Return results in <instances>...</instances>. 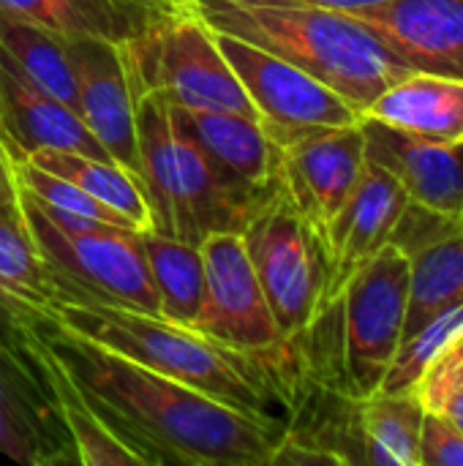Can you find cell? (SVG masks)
Segmentation results:
<instances>
[{
	"instance_id": "obj_1",
	"label": "cell",
	"mask_w": 463,
	"mask_h": 466,
	"mask_svg": "<svg viewBox=\"0 0 463 466\" xmlns=\"http://www.w3.org/2000/svg\"><path fill=\"white\" fill-rule=\"evenodd\" d=\"M71 374L101 420L145 466H270L289 431L199 388L145 369L44 314L25 317Z\"/></svg>"
},
{
	"instance_id": "obj_2",
	"label": "cell",
	"mask_w": 463,
	"mask_h": 466,
	"mask_svg": "<svg viewBox=\"0 0 463 466\" xmlns=\"http://www.w3.org/2000/svg\"><path fill=\"white\" fill-rule=\"evenodd\" d=\"M41 314L145 369L199 388L257 418L284 423L273 412L284 399L287 380L276 363L289 347L276 355H246L158 314L96 300L52 298Z\"/></svg>"
},
{
	"instance_id": "obj_3",
	"label": "cell",
	"mask_w": 463,
	"mask_h": 466,
	"mask_svg": "<svg viewBox=\"0 0 463 466\" xmlns=\"http://www.w3.org/2000/svg\"><path fill=\"white\" fill-rule=\"evenodd\" d=\"M199 19L317 76L360 115L412 68L360 19L300 0H196Z\"/></svg>"
},
{
	"instance_id": "obj_4",
	"label": "cell",
	"mask_w": 463,
	"mask_h": 466,
	"mask_svg": "<svg viewBox=\"0 0 463 466\" xmlns=\"http://www.w3.org/2000/svg\"><path fill=\"white\" fill-rule=\"evenodd\" d=\"M19 208L44 259L52 298L115 303L145 314H158L142 232L106 224L79 229L60 227L22 188Z\"/></svg>"
},
{
	"instance_id": "obj_5",
	"label": "cell",
	"mask_w": 463,
	"mask_h": 466,
	"mask_svg": "<svg viewBox=\"0 0 463 466\" xmlns=\"http://www.w3.org/2000/svg\"><path fill=\"white\" fill-rule=\"evenodd\" d=\"M243 243L281 336L306 339L325 311V246L287 197L281 180L246 218Z\"/></svg>"
},
{
	"instance_id": "obj_6",
	"label": "cell",
	"mask_w": 463,
	"mask_h": 466,
	"mask_svg": "<svg viewBox=\"0 0 463 466\" xmlns=\"http://www.w3.org/2000/svg\"><path fill=\"white\" fill-rule=\"evenodd\" d=\"M126 55L139 96L153 93L169 106L237 112L259 120V112L199 14L156 19L145 33L126 41Z\"/></svg>"
},
{
	"instance_id": "obj_7",
	"label": "cell",
	"mask_w": 463,
	"mask_h": 466,
	"mask_svg": "<svg viewBox=\"0 0 463 466\" xmlns=\"http://www.w3.org/2000/svg\"><path fill=\"white\" fill-rule=\"evenodd\" d=\"M338 390L347 399H366L382 390L404 344L409 306V257L388 243L363 270L352 276L341 298Z\"/></svg>"
},
{
	"instance_id": "obj_8",
	"label": "cell",
	"mask_w": 463,
	"mask_h": 466,
	"mask_svg": "<svg viewBox=\"0 0 463 466\" xmlns=\"http://www.w3.org/2000/svg\"><path fill=\"white\" fill-rule=\"evenodd\" d=\"M216 44L276 145L311 128L352 126L363 115L317 76L243 38L216 33Z\"/></svg>"
},
{
	"instance_id": "obj_9",
	"label": "cell",
	"mask_w": 463,
	"mask_h": 466,
	"mask_svg": "<svg viewBox=\"0 0 463 466\" xmlns=\"http://www.w3.org/2000/svg\"><path fill=\"white\" fill-rule=\"evenodd\" d=\"M199 251L207 287L196 330L246 355H276L292 347L270 314L243 235L213 232L199 243Z\"/></svg>"
},
{
	"instance_id": "obj_10",
	"label": "cell",
	"mask_w": 463,
	"mask_h": 466,
	"mask_svg": "<svg viewBox=\"0 0 463 466\" xmlns=\"http://www.w3.org/2000/svg\"><path fill=\"white\" fill-rule=\"evenodd\" d=\"M278 147L281 186L325 243L327 227L357 188L368 164L363 117L352 126L295 134Z\"/></svg>"
},
{
	"instance_id": "obj_11",
	"label": "cell",
	"mask_w": 463,
	"mask_h": 466,
	"mask_svg": "<svg viewBox=\"0 0 463 466\" xmlns=\"http://www.w3.org/2000/svg\"><path fill=\"white\" fill-rule=\"evenodd\" d=\"M76 76V112L101 147L139 177L136 161V104L139 87L131 74L126 41L74 38L68 41Z\"/></svg>"
},
{
	"instance_id": "obj_12",
	"label": "cell",
	"mask_w": 463,
	"mask_h": 466,
	"mask_svg": "<svg viewBox=\"0 0 463 466\" xmlns=\"http://www.w3.org/2000/svg\"><path fill=\"white\" fill-rule=\"evenodd\" d=\"M409 205V197L398 177L382 164L371 161L341 213L333 218L325 235V311L341 298L344 287L357 270H363L390 240ZM322 311V314H325Z\"/></svg>"
},
{
	"instance_id": "obj_13",
	"label": "cell",
	"mask_w": 463,
	"mask_h": 466,
	"mask_svg": "<svg viewBox=\"0 0 463 466\" xmlns=\"http://www.w3.org/2000/svg\"><path fill=\"white\" fill-rule=\"evenodd\" d=\"M172 115L194 137L226 191L248 210L278 186L281 147L273 142L262 120L237 112L180 106H172Z\"/></svg>"
},
{
	"instance_id": "obj_14",
	"label": "cell",
	"mask_w": 463,
	"mask_h": 466,
	"mask_svg": "<svg viewBox=\"0 0 463 466\" xmlns=\"http://www.w3.org/2000/svg\"><path fill=\"white\" fill-rule=\"evenodd\" d=\"M0 139L11 158H27L38 150H74L96 158H112L82 123L79 112L49 96L0 49Z\"/></svg>"
},
{
	"instance_id": "obj_15",
	"label": "cell",
	"mask_w": 463,
	"mask_h": 466,
	"mask_svg": "<svg viewBox=\"0 0 463 466\" xmlns=\"http://www.w3.org/2000/svg\"><path fill=\"white\" fill-rule=\"evenodd\" d=\"M412 71L463 79V0H388L352 14Z\"/></svg>"
},
{
	"instance_id": "obj_16",
	"label": "cell",
	"mask_w": 463,
	"mask_h": 466,
	"mask_svg": "<svg viewBox=\"0 0 463 466\" xmlns=\"http://www.w3.org/2000/svg\"><path fill=\"white\" fill-rule=\"evenodd\" d=\"M366 153L404 186L409 205L463 216V142H426L363 117Z\"/></svg>"
},
{
	"instance_id": "obj_17",
	"label": "cell",
	"mask_w": 463,
	"mask_h": 466,
	"mask_svg": "<svg viewBox=\"0 0 463 466\" xmlns=\"http://www.w3.org/2000/svg\"><path fill=\"white\" fill-rule=\"evenodd\" d=\"M5 317V314H3ZM14 328L16 339L27 350V355L35 363V371L41 377V385L46 390V399L63 426V431L71 440V448L76 453V464L85 466H120L136 464L145 466L142 456L131 451L104 420L101 415L87 404L71 374L63 369L57 355L49 350V344L41 339V333L25 319V317H5Z\"/></svg>"
},
{
	"instance_id": "obj_18",
	"label": "cell",
	"mask_w": 463,
	"mask_h": 466,
	"mask_svg": "<svg viewBox=\"0 0 463 466\" xmlns=\"http://www.w3.org/2000/svg\"><path fill=\"white\" fill-rule=\"evenodd\" d=\"M363 117L426 142H463V79L409 71L385 87Z\"/></svg>"
},
{
	"instance_id": "obj_19",
	"label": "cell",
	"mask_w": 463,
	"mask_h": 466,
	"mask_svg": "<svg viewBox=\"0 0 463 466\" xmlns=\"http://www.w3.org/2000/svg\"><path fill=\"white\" fill-rule=\"evenodd\" d=\"M136 161L150 208V229L183 240V191L172 106L153 93L139 96L136 104Z\"/></svg>"
},
{
	"instance_id": "obj_20",
	"label": "cell",
	"mask_w": 463,
	"mask_h": 466,
	"mask_svg": "<svg viewBox=\"0 0 463 466\" xmlns=\"http://www.w3.org/2000/svg\"><path fill=\"white\" fill-rule=\"evenodd\" d=\"M0 8L41 25L65 41H131L161 19V14H153L131 0H0Z\"/></svg>"
},
{
	"instance_id": "obj_21",
	"label": "cell",
	"mask_w": 463,
	"mask_h": 466,
	"mask_svg": "<svg viewBox=\"0 0 463 466\" xmlns=\"http://www.w3.org/2000/svg\"><path fill=\"white\" fill-rule=\"evenodd\" d=\"M409 257V306L404 341L442 311L463 303V216L439 235L418 246Z\"/></svg>"
},
{
	"instance_id": "obj_22",
	"label": "cell",
	"mask_w": 463,
	"mask_h": 466,
	"mask_svg": "<svg viewBox=\"0 0 463 466\" xmlns=\"http://www.w3.org/2000/svg\"><path fill=\"white\" fill-rule=\"evenodd\" d=\"M423 401L412 390L357 399L352 404V429L360 445L357 461L374 466H420Z\"/></svg>"
},
{
	"instance_id": "obj_23",
	"label": "cell",
	"mask_w": 463,
	"mask_h": 466,
	"mask_svg": "<svg viewBox=\"0 0 463 466\" xmlns=\"http://www.w3.org/2000/svg\"><path fill=\"white\" fill-rule=\"evenodd\" d=\"M142 248L158 298V317L196 330L207 287L199 246L147 229L142 232Z\"/></svg>"
},
{
	"instance_id": "obj_24",
	"label": "cell",
	"mask_w": 463,
	"mask_h": 466,
	"mask_svg": "<svg viewBox=\"0 0 463 466\" xmlns=\"http://www.w3.org/2000/svg\"><path fill=\"white\" fill-rule=\"evenodd\" d=\"M52 292L46 268L35 248L19 205H0V314L35 317Z\"/></svg>"
},
{
	"instance_id": "obj_25",
	"label": "cell",
	"mask_w": 463,
	"mask_h": 466,
	"mask_svg": "<svg viewBox=\"0 0 463 466\" xmlns=\"http://www.w3.org/2000/svg\"><path fill=\"white\" fill-rule=\"evenodd\" d=\"M27 161L76 183L82 191H87L98 202L126 216L139 232L150 229V208H147L142 183L134 172H128L117 161L96 158V156H85L74 150H38L27 156Z\"/></svg>"
},
{
	"instance_id": "obj_26",
	"label": "cell",
	"mask_w": 463,
	"mask_h": 466,
	"mask_svg": "<svg viewBox=\"0 0 463 466\" xmlns=\"http://www.w3.org/2000/svg\"><path fill=\"white\" fill-rule=\"evenodd\" d=\"M0 49L38 87L76 109V76L65 38L0 8Z\"/></svg>"
},
{
	"instance_id": "obj_27",
	"label": "cell",
	"mask_w": 463,
	"mask_h": 466,
	"mask_svg": "<svg viewBox=\"0 0 463 466\" xmlns=\"http://www.w3.org/2000/svg\"><path fill=\"white\" fill-rule=\"evenodd\" d=\"M14 177H16V183H19V188L25 194H30L33 199H38V202H44L49 208L65 210L71 216L90 218V221H98V224H109V227H117V229L139 232L126 216H120L109 205L98 202L96 197L82 191L76 183H71V180H65V177H60L55 172H46V169L35 167L27 158L14 161Z\"/></svg>"
},
{
	"instance_id": "obj_28",
	"label": "cell",
	"mask_w": 463,
	"mask_h": 466,
	"mask_svg": "<svg viewBox=\"0 0 463 466\" xmlns=\"http://www.w3.org/2000/svg\"><path fill=\"white\" fill-rule=\"evenodd\" d=\"M418 453L420 466H463V431L445 415L426 410Z\"/></svg>"
},
{
	"instance_id": "obj_29",
	"label": "cell",
	"mask_w": 463,
	"mask_h": 466,
	"mask_svg": "<svg viewBox=\"0 0 463 466\" xmlns=\"http://www.w3.org/2000/svg\"><path fill=\"white\" fill-rule=\"evenodd\" d=\"M0 205H19V183L14 177V158L0 139Z\"/></svg>"
},
{
	"instance_id": "obj_30",
	"label": "cell",
	"mask_w": 463,
	"mask_h": 466,
	"mask_svg": "<svg viewBox=\"0 0 463 466\" xmlns=\"http://www.w3.org/2000/svg\"><path fill=\"white\" fill-rule=\"evenodd\" d=\"M426 410H434V412L445 415L453 426H458L463 431V385L461 388L448 390L445 396H439V399H437L431 407H426Z\"/></svg>"
},
{
	"instance_id": "obj_31",
	"label": "cell",
	"mask_w": 463,
	"mask_h": 466,
	"mask_svg": "<svg viewBox=\"0 0 463 466\" xmlns=\"http://www.w3.org/2000/svg\"><path fill=\"white\" fill-rule=\"evenodd\" d=\"M300 3H311V5H322V8H333V11L355 14V11H363V8L382 5L388 0H300Z\"/></svg>"
},
{
	"instance_id": "obj_32",
	"label": "cell",
	"mask_w": 463,
	"mask_h": 466,
	"mask_svg": "<svg viewBox=\"0 0 463 466\" xmlns=\"http://www.w3.org/2000/svg\"><path fill=\"white\" fill-rule=\"evenodd\" d=\"M153 11L164 14V16H172V14H180V8L175 5V0H145Z\"/></svg>"
},
{
	"instance_id": "obj_33",
	"label": "cell",
	"mask_w": 463,
	"mask_h": 466,
	"mask_svg": "<svg viewBox=\"0 0 463 466\" xmlns=\"http://www.w3.org/2000/svg\"><path fill=\"white\" fill-rule=\"evenodd\" d=\"M180 14H196V0H175Z\"/></svg>"
},
{
	"instance_id": "obj_34",
	"label": "cell",
	"mask_w": 463,
	"mask_h": 466,
	"mask_svg": "<svg viewBox=\"0 0 463 466\" xmlns=\"http://www.w3.org/2000/svg\"><path fill=\"white\" fill-rule=\"evenodd\" d=\"M131 3H136V5H142V8H147V11H153V8H150V5H147L145 0H131ZM153 14H158V11H153ZM161 16H164V14H161Z\"/></svg>"
}]
</instances>
